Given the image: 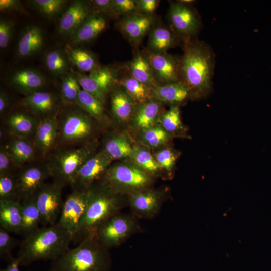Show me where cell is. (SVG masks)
Wrapping results in <instances>:
<instances>
[{"mask_svg": "<svg viewBox=\"0 0 271 271\" xmlns=\"http://www.w3.org/2000/svg\"><path fill=\"white\" fill-rule=\"evenodd\" d=\"M180 58L179 81L188 88L190 97L201 98L211 91L215 66L213 52L203 41L184 40Z\"/></svg>", "mask_w": 271, "mask_h": 271, "instance_id": "cell-1", "label": "cell"}, {"mask_svg": "<svg viewBox=\"0 0 271 271\" xmlns=\"http://www.w3.org/2000/svg\"><path fill=\"white\" fill-rule=\"evenodd\" d=\"M74 236L58 222L38 228L25 236L17 258L26 266L40 260L53 261L70 248Z\"/></svg>", "mask_w": 271, "mask_h": 271, "instance_id": "cell-2", "label": "cell"}, {"mask_svg": "<svg viewBox=\"0 0 271 271\" xmlns=\"http://www.w3.org/2000/svg\"><path fill=\"white\" fill-rule=\"evenodd\" d=\"M89 189L87 204L78 234L95 233L108 219L128 206V196L116 192L101 179Z\"/></svg>", "mask_w": 271, "mask_h": 271, "instance_id": "cell-3", "label": "cell"}, {"mask_svg": "<svg viewBox=\"0 0 271 271\" xmlns=\"http://www.w3.org/2000/svg\"><path fill=\"white\" fill-rule=\"evenodd\" d=\"M111 267L109 250L99 243L95 233H91L77 247L52 261L49 271H111Z\"/></svg>", "mask_w": 271, "mask_h": 271, "instance_id": "cell-4", "label": "cell"}, {"mask_svg": "<svg viewBox=\"0 0 271 271\" xmlns=\"http://www.w3.org/2000/svg\"><path fill=\"white\" fill-rule=\"evenodd\" d=\"M94 144H85L77 148L62 150L53 155L47 164L54 182L63 187L72 185L83 164L94 154Z\"/></svg>", "mask_w": 271, "mask_h": 271, "instance_id": "cell-5", "label": "cell"}, {"mask_svg": "<svg viewBox=\"0 0 271 271\" xmlns=\"http://www.w3.org/2000/svg\"><path fill=\"white\" fill-rule=\"evenodd\" d=\"M101 179L116 192L127 196L149 188L153 181L149 173L136 164H128L109 166Z\"/></svg>", "mask_w": 271, "mask_h": 271, "instance_id": "cell-6", "label": "cell"}, {"mask_svg": "<svg viewBox=\"0 0 271 271\" xmlns=\"http://www.w3.org/2000/svg\"><path fill=\"white\" fill-rule=\"evenodd\" d=\"M138 218L133 214L121 213L113 215L95 232L99 243L109 250L118 247L141 230Z\"/></svg>", "mask_w": 271, "mask_h": 271, "instance_id": "cell-7", "label": "cell"}, {"mask_svg": "<svg viewBox=\"0 0 271 271\" xmlns=\"http://www.w3.org/2000/svg\"><path fill=\"white\" fill-rule=\"evenodd\" d=\"M168 16L171 28L183 40L192 38L200 29V17L190 4L170 2Z\"/></svg>", "mask_w": 271, "mask_h": 271, "instance_id": "cell-8", "label": "cell"}, {"mask_svg": "<svg viewBox=\"0 0 271 271\" xmlns=\"http://www.w3.org/2000/svg\"><path fill=\"white\" fill-rule=\"evenodd\" d=\"M89 116L78 106L63 110L58 121L59 135L69 143L83 141L91 132L92 125Z\"/></svg>", "mask_w": 271, "mask_h": 271, "instance_id": "cell-9", "label": "cell"}, {"mask_svg": "<svg viewBox=\"0 0 271 271\" xmlns=\"http://www.w3.org/2000/svg\"><path fill=\"white\" fill-rule=\"evenodd\" d=\"M165 199L164 190L149 187L128 195V206L138 219H151L159 214Z\"/></svg>", "mask_w": 271, "mask_h": 271, "instance_id": "cell-10", "label": "cell"}, {"mask_svg": "<svg viewBox=\"0 0 271 271\" xmlns=\"http://www.w3.org/2000/svg\"><path fill=\"white\" fill-rule=\"evenodd\" d=\"M62 188L54 183L43 184L36 192V202L44 226L52 225L60 214Z\"/></svg>", "mask_w": 271, "mask_h": 271, "instance_id": "cell-11", "label": "cell"}, {"mask_svg": "<svg viewBox=\"0 0 271 271\" xmlns=\"http://www.w3.org/2000/svg\"><path fill=\"white\" fill-rule=\"evenodd\" d=\"M88 190H73L67 197L57 222L74 237L78 234L80 223L86 210Z\"/></svg>", "mask_w": 271, "mask_h": 271, "instance_id": "cell-12", "label": "cell"}, {"mask_svg": "<svg viewBox=\"0 0 271 271\" xmlns=\"http://www.w3.org/2000/svg\"><path fill=\"white\" fill-rule=\"evenodd\" d=\"M75 73L81 89L103 103L107 94L117 83L113 71L108 67L100 66L87 74Z\"/></svg>", "mask_w": 271, "mask_h": 271, "instance_id": "cell-13", "label": "cell"}, {"mask_svg": "<svg viewBox=\"0 0 271 271\" xmlns=\"http://www.w3.org/2000/svg\"><path fill=\"white\" fill-rule=\"evenodd\" d=\"M112 160L104 151L89 158L81 166L71 185L73 190H88L102 179Z\"/></svg>", "mask_w": 271, "mask_h": 271, "instance_id": "cell-14", "label": "cell"}, {"mask_svg": "<svg viewBox=\"0 0 271 271\" xmlns=\"http://www.w3.org/2000/svg\"><path fill=\"white\" fill-rule=\"evenodd\" d=\"M148 59L158 85L179 81L180 58L166 53H156L148 48L142 52Z\"/></svg>", "mask_w": 271, "mask_h": 271, "instance_id": "cell-15", "label": "cell"}, {"mask_svg": "<svg viewBox=\"0 0 271 271\" xmlns=\"http://www.w3.org/2000/svg\"><path fill=\"white\" fill-rule=\"evenodd\" d=\"M154 24V18L139 12L125 16L119 20L118 27L127 39L132 44H140Z\"/></svg>", "mask_w": 271, "mask_h": 271, "instance_id": "cell-16", "label": "cell"}, {"mask_svg": "<svg viewBox=\"0 0 271 271\" xmlns=\"http://www.w3.org/2000/svg\"><path fill=\"white\" fill-rule=\"evenodd\" d=\"M92 13L88 1H73L62 13L58 25V32L70 37Z\"/></svg>", "mask_w": 271, "mask_h": 271, "instance_id": "cell-17", "label": "cell"}, {"mask_svg": "<svg viewBox=\"0 0 271 271\" xmlns=\"http://www.w3.org/2000/svg\"><path fill=\"white\" fill-rule=\"evenodd\" d=\"M8 81L11 86L25 96L42 90L47 82L43 73L32 68L15 70L10 74Z\"/></svg>", "mask_w": 271, "mask_h": 271, "instance_id": "cell-18", "label": "cell"}, {"mask_svg": "<svg viewBox=\"0 0 271 271\" xmlns=\"http://www.w3.org/2000/svg\"><path fill=\"white\" fill-rule=\"evenodd\" d=\"M51 176L48 165H34L22 170L17 175L20 201L33 194Z\"/></svg>", "mask_w": 271, "mask_h": 271, "instance_id": "cell-19", "label": "cell"}, {"mask_svg": "<svg viewBox=\"0 0 271 271\" xmlns=\"http://www.w3.org/2000/svg\"><path fill=\"white\" fill-rule=\"evenodd\" d=\"M23 104L33 115L42 118L55 116L59 101L52 93L39 90L25 96Z\"/></svg>", "mask_w": 271, "mask_h": 271, "instance_id": "cell-20", "label": "cell"}, {"mask_svg": "<svg viewBox=\"0 0 271 271\" xmlns=\"http://www.w3.org/2000/svg\"><path fill=\"white\" fill-rule=\"evenodd\" d=\"M44 35L42 29L36 25L25 27L18 41L16 53L21 58H28L35 55L44 46Z\"/></svg>", "mask_w": 271, "mask_h": 271, "instance_id": "cell-21", "label": "cell"}, {"mask_svg": "<svg viewBox=\"0 0 271 271\" xmlns=\"http://www.w3.org/2000/svg\"><path fill=\"white\" fill-rule=\"evenodd\" d=\"M58 119L55 116L42 118L35 131L34 145L43 155L47 154L53 148L58 136Z\"/></svg>", "mask_w": 271, "mask_h": 271, "instance_id": "cell-22", "label": "cell"}, {"mask_svg": "<svg viewBox=\"0 0 271 271\" xmlns=\"http://www.w3.org/2000/svg\"><path fill=\"white\" fill-rule=\"evenodd\" d=\"M106 25L102 14L92 13L70 36L71 44L78 45L91 41L104 31Z\"/></svg>", "mask_w": 271, "mask_h": 271, "instance_id": "cell-23", "label": "cell"}, {"mask_svg": "<svg viewBox=\"0 0 271 271\" xmlns=\"http://www.w3.org/2000/svg\"><path fill=\"white\" fill-rule=\"evenodd\" d=\"M64 50L71 66L74 67L78 73H89L100 67L96 55L84 48L67 44Z\"/></svg>", "mask_w": 271, "mask_h": 271, "instance_id": "cell-24", "label": "cell"}, {"mask_svg": "<svg viewBox=\"0 0 271 271\" xmlns=\"http://www.w3.org/2000/svg\"><path fill=\"white\" fill-rule=\"evenodd\" d=\"M152 97L160 102L179 105L190 97V93L187 86L179 81L153 88Z\"/></svg>", "mask_w": 271, "mask_h": 271, "instance_id": "cell-25", "label": "cell"}, {"mask_svg": "<svg viewBox=\"0 0 271 271\" xmlns=\"http://www.w3.org/2000/svg\"><path fill=\"white\" fill-rule=\"evenodd\" d=\"M180 38L171 28L153 27L149 32L147 48L156 53H166L177 44Z\"/></svg>", "mask_w": 271, "mask_h": 271, "instance_id": "cell-26", "label": "cell"}, {"mask_svg": "<svg viewBox=\"0 0 271 271\" xmlns=\"http://www.w3.org/2000/svg\"><path fill=\"white\" fill-rule=\"evenodd\" d=\"M0 225L9 231L21 233L22 215L19 201H0Z\"/></svg>", "mask_w": 271, "mask_h": 271, "instance_id": "cell-27", "label": "cell"}, {"mask_svg": "<svg viewBox=\"0 0 271 271\" xmlns=\"http://www.w3.org/2000/svg\"><path fill=\"white\" fill-rule=\"evenodd\" d=\"M161 108V102L154 99L138 104L133 114L135 126L143 131L153 127Z\"/></svg>", "mask_w": 271, "mask_h": 271, "instance_id": "cell-28", "label": "cell"}, {"mask_svg": "<svg viewBox=\"0 0 271 271\" xmlns=\"http://www.w3.org/2000/svg\"><path fill=\"white\" fill-rule=\"evenodd\" d=\"M20 202L22 215L21 234L25 236L39 228L41 216L36 202V193L23 197Z\"/></svg>", "mask_w": 271, "mask_h": 271, "instance_id": "cell-29", "label": "cell"}, {"mask_svg": "<svg viewBox=\"0 0 271 271\" xmlns=\"http://www.w3.org/2000/svg\"><path fill=\"white\" fill-rule=\"evenodd\" d=\"M130 76L153 89L158 86L151 65L142 52L136 53L129 65Z\"/></svg>", "mask_w": 271, "mask_h": 271, "instance_id": "cell-30", "label": "cell"}, {"mask_svg": "<svg viewBox=\"0 0 271 271\" xmlns=\"http://www.w3.org/2000/svg\"><path fill=\"white\" fill-rule=\"evenodd\" d=\"M17 167H21L32 160L35 156L36 147L26 138L15 137L6 147Z\"/></svg>", "mask_w": 271, "mask_h": 271, "instance_id": "cell-31", "label": "cell"}, {"mask_svg": "<svg viewBox=\"0 0 271 271\" xmlns=\"http://www.w3.org/2000/svg\"><path fill=\"white\" fill-rule=\"evenodd\" d=\"M113 90L111 97L112 113L118 119L127 121L133 115L136 102L123 89Z\"/></svg>", "mask_w": 271, "mask_h": 271, "instance_id": "cell-32", "label": "cell"}, {"mask_svg": "<svg viewBox=\"0 0 271 271\" xmlns=\"http://www.w3.org/2000/svg\"><path fill=\"white\" fill-rule=\"evenodd\" d=\"M7 124L11 132L15 136L26 138L35 131L38 123L30 114L16 112L8 117Z\"/></svg>", "mask_w": 271, "mask_h": 271, "instance_id": "cell-33", "label": "cell"}, {"mask_svg": "<svg viewBox=\"0 0 271 271\" xmlns=\"http://www.w3.org/2000/svg\"><path fill=\"white\" fill-rule=\"evenodd\" d=\"M43 60L46 69L55 76L62 77L70 72L71 65L64 49H50L45 53Z\"/></svg>", "mask_w": 271, "mask_h": 271, "instance_id": "cell-34", "label": "cell"}, {"mask_svg": "<svg viewBox=\"0 0 271 271\" xmlns=\"http://www.w3.org/2000/svg\"><path fill=\"white\" fill-rule=\"evenodd\" d=\"M117 83L137 104L153 99L152 89L130 76L117 80Z\"/></svg>", "mask_w": 271, "mask_h": 271, "instance_id": "cell-35", "label": "cell"}, {"mask_svg": "<svg viewBox=\"0 0 271 271\" xmlns=\"http://www.w3.org/2000/svg\"><path fill=\"white\" fill-rule=\"evenodd\" d=\"M103 103L91 94L81 89L76 105L91 117L102 121L105 117Z\"/></svg>", "mask_w": 271, "mask_h": 271, "instance_id": "cell-36", "label": "cell"}, {"mask_svg": "<svg viewBox=\"0 0 271 271\" xmlns=\"http://www.w3.org/2000/svg\"><path fill=\"white\" fill-rule=\"evenodd\" d=\"M81 90L75 73L70 71L62 77L60 93L61 98L66 105H76Z\"/></svg>", "mask_w": 271, "mask_h": 271, "instance_id": "cell-37", "label": "cell"}, {"mask_svg": "<svg viewBox=\"0 0 271 271\" xmlns=\"http://www.w3.org/2000/svg\"><path fill=\"white\" fill-rule=\"evenodd\" d=\"M133 149L128 138L121 134L108 140L104 151L112 159H117L130 157Z\"/></svg>", "mask_w": 271, "mask_h": 271, "instance_id": "cell-38", "label": "cell"}, {"mask_svg": "<svg viewBox=\"0 0 271 271\" xmlns=\"http://www.w3.org/2000/svg\"><path fill=\"white\" fill-rule=\"evenodd\" d=\"M129 157L136 165L150 175L155 174L161 169L154 156L146 149L139 147L133 148Z\"/></svg>", "mask_w": 271, "mask_h": 271, "instance_id": "cell-39", "label": "cell"}, {"mask_svg": "<svg viewBox=\"0 0 271 271\" xmlns=\"http://www.w3.org/2000/svg\"><path fill=\"white\" fill-rule=\"evenodd\" d=\"M0 201H20L17 175H0Z\"/></svg>", "mask_w": 271, "mask_h": 271, "instance_id": "cell-40", "label": "cell"}, {"mask_svg": "<svg viewBox=\"0 0 271 271\" xmlns=\"http://www.w3.org/2000/svg\"><path fill=\"white\" fill-rule=\"evenodd\" d=\"M32 6L39 13L48 18L55 17L62 13L67 1L65 0H33Z\"/></svg>", "mask_w": 271, "mask_h": 271, "instance_id": "cell-41", "label": "cell"}, {"mask_svg": "<svg viewBox=\"0 0 271 271\" xmlns=\"http://www.w3.org/2000/svg\"><path fill=\"white\" fill-rule=\"evenodd\" d=\"M160 119L163 128L168 132H175L182 128L179 105H171L161 115Z\"/></svg>", "mask_w": 271, "mask_h": 271, "instance_id": "cell-42", "label": "cell"}, {"mask_svg": "<svg viewBox=\"0 0 271 271\" xmlns=\"http://www.w3.org/2000/svg\"><path fill=\"white\" fill-rule=\"evenodd\" d=\"M170 138L169 133L159 126H153L144 131L143 140L148 146L156 147L167 142Z\"/></svg>", "mask_w": 271, "mask_h": 271, "instance_id": "cell-43", "label": "cell"}, {"mask_svg": "<svg viewBox=\"0 0 271 271\" xmlns=\"http://www.w3.org/2000/svg\"><path fill=\"white\" fill-rule=\"evenodd\" d=\"M17 245V240L10 232L0 227V256L1 259L10 262L14 258L11 253Z\"/></svg>", "mask_w": 271, "mask_h": 271, "instance_id": "cell-44", "label": "cell"}, {"mask_svg": "<svg viewBox=\"0 0 271 271\" xmlns=\"http://www.w3.org/2000/svg\"><path fill=\"white\" fill-rule=\"evenodd\" d=\"M154 157L161 168L170 173L175 164L177 154L171 149H164L158 151Z\"/></svg>", "mask_w": 271, "mask_h": 271, "instance_id": "cell-45", "label": "cell"}, {"mask_svg": "<svg viewBox=\"0 0 271 271\" xmlns=\"http://www.w3.org/2000/svg\"><path fill=\"white\" fill-rule=\"evenodd\" d=\"M15 23L13 20L6 17L0 19V48L8 47L14 31Z\"/></svg>", "mask_w": 271, "mask_h": 271, "instance_id": "cell-46", "label": "cell"}, {"mask_svg": "<svg viewBox=\"0 0 271 271\" xmlns=\"http://www.w3.org/2000/svg\"><path fill=\"white\" fill-rule=\"evenodd\" d=\"M112 6L117 16H125L139 13L138 2L137 0H112Z\"/></svg>", "mask_w": 271, "mask_h": 271, "instance_id": "cell-47", "label": "cell"}, {"mask_svg": "<svg viewBox=\"0 0 271 271\" xmlns=\"http://www.w3.org/2000/svg\"><path fill=\"white\" fill-rule=\"evenodd\" d=\"M88 2L92 13L117 16L112 6V0H93Z\"/></svg>", "mask_w": 271, "mask_h": 271, "instance_id": "cell-48", "label": "cell"}, {"mask_svg": "<svg viewBox=\"0 0 271 271\" xmlns=\"http://www.w3.org/2000/svg\"><path fill=\"white\" fill-rule=\"evenodd\" d=\"M16 165L6 148L0 150V175L13 174V170Z\"/></svg>", "mask_w": 271, "mask_h": 271, "instance_id": "cell-49", "label": "cell"}, {"mask_svg": "<svg viewBox=\"0 0 271 271\" xmlns=\"http://www.w3.org/2000/svg\"><path fill=\"white\" fill-rule=\"evenodd\" d=\"M0 10L5 13H26L20 1L17 0H0Z\"/></svg>", "mask_w": 271, "mask_h": 271, "instance_id": "cell-50", "label": "cell"}, {"mask_svg": "<svg viewBox=\"0 0 271 271\" xmlns=\"http://www.w3.org/2000/svg\"><path fill=\"white\" fill-rule=\"evenodd\" d=\"M139 11L143 14L152 15L155 11L159 1L157 0H138Z\"/></svg>", "mask_w": 271, "mask_h": 271, "instance_id": "cell-51", "label": "cell"}, {"mask_svg": "<svg viewBox=\"0 0 271 271\" xmlns=\"http://www.w3.org/2000/svg\"><path fill=\"white\" fill-rule=\"evenodd\" d=\"M10 99L7 94L3 90L0 91V113H4L9 107Z\"/></svg>", "mask_w": 271, "mask_h": 271, "instance_id": "cell-52", "label": "cell"}, {"mask_svg": "<svg viewBox=\"0 0 271 271\" xmlns=\"http://www.w3.org/2000/svg\"><path fill=\"white\" fill-rule=\"evenodd\" d=\"M19 260L16 257L9 262L8 265L5 268L1 269V271H19Z\"/></svg>", "mask_w": 271, "mask_h": 271, "instance_id": "cell-53", "label": "cell"}]
</instances>
